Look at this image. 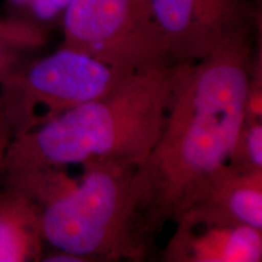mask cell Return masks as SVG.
<instances>
[{
  "mask_svg": "<svg viewBox=\"0 0 262 262\" xmlns=\"http://www.w3.org/2000/svg\"><path fill=\"white\" fill-rule=\"evenodd\" d=\"M253 35L180 64L165 122L134 179L140 231L152 247L228 164L244 118Z\"/></svg>",
  "mask_w": 262,
  "mask_h": 262,
  "instance_id": "6da1fadb",
  "label": "cell"
},
{
  "mask_svg": "<svg viewBox=\"0 0 262 262\" xmlns=\"http://www.w3.org/2000/svg\"><path fill=\"white\" fill-rule=\"evenodd\" d=\"M180 64L133 72L102 96L14 137L3 173L100 159L141 165L165 122Z\"/></svg>",
  "mask_w": 262,
  "mask_h": 262,
  "instance_id": "7a4b0ae2",
  "label": "cell"
},
{
  "mask_svg": "<svg viewBox=\"0 0 262 262\" xmlns=\"http://www.w3.org/2000/svg\"><path fill=\"white\" fill-rule=\"evenodd\" d=\"M130 73L61 47L10 72L0 81V100L16 137L102 96Z\"/></svg>",
  "mask_w": 262,
  "mask_h": 262,
  "instance_id": "277c9868",
  "label": "cell"
},
{
  "mask_svg": "<svg viewBox=\"0 0 262 262\" xmlns=\"http://www.w3.org/2000/svg\"><path fill=\"white\" fill-rule=\"evenodd\" d=\"M164 248L165 262H260L261 229L182 215Z\"/></svg>",
  "mask_w": 262,
  "mask_h": 262,
  "instance_id": "52a82bcc",
  "label": "cell"
},
{
  "mask_svg": "<svg viewBox=\"0 0 262 262\" xmlns=\"http://www.w3.org/2000/svg\"><path fill=\"white\" fill-rule=\"evenodd\" d=\"M41 211L14 189L0 193V262L40 260L45 243Z\"/></svg>",
  "mask_w": 262,
  "mask_h": 262,
  "instance_id": "9c48e42d",
  "label": "cell"
},
{
  "mask_svg": "<svg viewBox=\"0 0 262 262\" xmlns=\"http://www.w3.org/2000/svg\"><path fill=\"white\" fill-rule=\"evenodd\" d=\"M70 3L71 0H32L28 6L37 17L51 19L61 12H64Z\"/></svg>",
  "mask_w": 262,
  "mask_h": 262,
  "instance_id": "5bb4252c",
  "label": "cell"
},
{
  "mask_svg": "<svg viewBox=\"0 0 262 262\" xmlns=\"http://www.w3.org/2000/svg\"><path fill=\"white\" fill-rule=\"evenodd\" d=\"M62 47L129 72L176 63L149 0H71Z\"/></svg>",
  "mask_w": 262,
  "mask_h": 262,
  "instance_id": "5b68a950",
  "label": "cell"
},
{
  "mask_svg": "<svg viewBox=\"0 0 262 262\" xmlns=\"http://www.w3.org/2000/svg\"><path fill=\"white\" fill-rule=\"evenodd\" d=\"M228 165L241 171H262V119L244 116Z\"/></svg>",
  "mask_w": 262,
  "mask_h": 262,
  "instance_id": "8fae6325",
  "label": "cell"
},
{
  "mask_svg": "<svg viewBox=\"0 0 262 262\" xmlns=\"http://www.w3.org/2000/svg\"><path fill=\"white\" fill-rule=\"evenodd\" d=\"M12 2L19 5H29V3H31L32 0H12Z\"/></svg>",
  "mask_w": 262,
  "mask_h": 262,
  "instance_id": "2e32d148",
  "label": "cell"
},
{
  "mask_svg": "<svg viewBox=\"0 0 262 262\" xmlns=\"http://www.w3.org/2000/svg\"><path fill=\"white\" fill-rule=\"evenodd\" d=\"M0 40L26 51L40 48L45 41V35L41 28L29 22L0 17Z\"/></svg>",
  "mask_w": 262,
  "mask_h": 262,
  "instance_id": "7c38bea8",
  "label": "cell"
},
{
  "mask_svg": "<svg viewBox=\"0 0 262 262\" xmlns=\"http://www.w3.org/2000/svg\"><path fill=\"white\" fill-rule=\"evenodd\" d=\"M64 169L48 166L4 172L6 188L21 193L44 209L70 194L78 186Z\"/></svg>",
  "mask_w": 262,
  "mask_h": 262,
  "instance_id": "30bf717a",
  "label": "cell"
},
{
  "mask_svg": "<svg viewBox=\"0 0 262 262\" xmlns=\"http://www.w3.org/2000/svg\"><path fill=\"white\" fill-rule=\"evenodd\" d=\"M157 25L176 63L202 60L253 32L247 0H149Z\"/></svg>",
  "mask_w": 262,
  "mask_h": 262,
  "instance_id": "8992f818",
  "label": "cell"
},
{
  "mask_svg": "<svg viewBox=\"0 0 262 262\" xmlns=\"http://www.w3.org/2000/svg\"><path fill=\"white\" fill-rule=\"evenodd\" d=\"M182 215L262 231V171H241L227 164Z\"/></svg>",
  "mask_w": 262,
  "mask_h": 262,
  "instance_id": "ba28073f",
  "label": "cell"
},
{
  "mask_svg": "<svg viewBox=\"0 0 262 262\" xmlns=\"http://www.w3.org/2000/svg\"><path fill=\"white\" fill-rule=\"evenodd\" d=\"M14 139V134H12L11 126L6 119V116L3 110L2 100H0V173L4 171L6 153H8L9 146Z\"/></svg>",
  "mask_w": 262,
  "mask_h": 262,
  "instance_id": "9a60e30c",
  "label": "cell"
},
{
  "mask_svg": "<svg viewBox=\"0 0 262 262\" xmlns=\"http://www.w3.org/2000/svg\"><path fill=\"white\" fill-rule=\"evenodd\" d=\"M25 50L15 45L0 40V81L18 66H21V52Z\"/></svg>",
  "mask_w": 262,
  "mask_h": 262,
  "instance_id": "4fadbf2b",
  "label": "cell"
},
{
  "mask_svg": "<svg viewBox=\"0 0 262 262\" xmlns=\"http://www.w3.org/2000/svg\"><path fill=\"white\" fill-rule=\"evenodd\" d=\"M81 166L84 172L77 187L42 209L45 243L84 261L145 260L152 247L137 221V165L100 159Z\"/></svg>",
  "mask_w": 262,
  "mask_h": 262,
  "instance_id": "3957f363",
  "label": "cell"
}]
</instances>
